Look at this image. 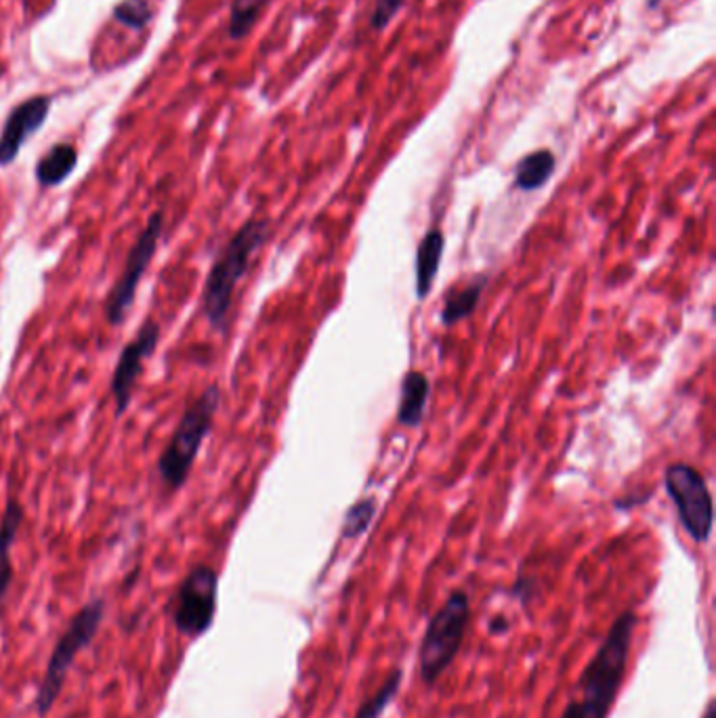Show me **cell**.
Here are the masks:
<instances>
[{
    "label": "cell",
    "instance_id": "44dd1931",
    "mask_svg": "<svg viewBox=\"0 0 716 718\" xmlns=\"http://www.w3.org/2000/svg\"><path fill=\"white\" fill-rule=\"evenodd\" d=\"M404 2L406 0H376L370 13V28L374 32L385 30L397 11L404 7Z\"/></svg>",
    "mask_w": 716,
    "mask_h": 718
},
{
    "label": "cell",
    "instance_id": "ac0fdd59",
    "mask_svg": "<svg viewBox=\"0 0 716 718\" xmlns=\"http://www.w3.org/2000/svg\"><path fill=\"white\" fill-rule=\"evenodd\" d=\"M269 0H232L230 7V24H227V36L232 40L246 38L252 28L257 26L263 9L268 7Z\"/></svg>",
    "mask_w": 716,
    "mask_h": 718
},
{
    "label": "cell",
    "instance_id": "603a6c76",
    "mask_svg": "<svg viewBox=\"0 0 716 718\" xmlns=\"http://www.w3.org/2000/svg\"><path fill=\"white\" fill-rule=\"evenodd\" d=\"M490 630H492V632H496V630H498V632H507L508 624H503V622L496 618V620L490 624Z\"/></svg>",
    "mask_w": 716,
    "mask_h": 718
},
{
    "label": "cell",
    "instance_id": "ffe728a7",
    "mask_svg": "<svg viewBox=\"0 0 716 718\" xmlns=\"http://www.w3.org/2000/svg\"><path fill=\"white\" fill-rule=\"evenodd\" d=\"M376 515V498H363L358 505H354L345 515L343 523V538H359L372 523Z\"/></svg>",
    "mask_w": 716,
    "mask_h": 718
},
{
    "label": "cell",
    "instance_id": "cb8c5ba5",
    "mask_svg": "<svg viewBox=\"0 0 716 718\" xmlns=\"http://www.w3.org/2000/svg\"><path fill=\"white\" fill-rule=\"evenodd\" d=\"M702 718H716L715 702H708V706H706V710H704V717Z\"/></svg>",
    "mask_w": 716,
    "mask_h": 718
},
{
    "label": "cell",
    "instance_id": "4fadbf2b",
    "mask_svg": "<svg viewBox=\"0 0 716 718\" xmlns=\"http://www.w3.org/2000/svg\"><path fill=\"white\" fill-rule=\"evenodd\" d=\"M78 166V150L72 144H58L36 164V181L40 187H58Z\"/></svg>",
    "mask_w": 716,
    "mask_h": 718
},
{
    "label": "cell",
    "instance_id": "5b68a950",
    "mask_svg": "<svg viewBox=\"0 0 716 718\" xmlns=\"http://www.w3.org/2000/svg\"><path fill=\"white\" fill-rule=\"evenodd\" d=\"M106 616V603L103 598H95L87 603L67 624V629L61 632L51 658L47 661V670L45 677L40 681V688L36 693V713L38 717L45 718L53 706L60 700L61 691L65 688V679L67 672L72 668V664L78 658V654L89 647L92 639L97 636V632L101 629Z\"/></svg>",
    "mask_w": 716,
    "mask_h": 718
},
{
    "label": "cell",
    "instance_id": "7c38bea8",
    "mask_svg": "<svg viewBox=\"0 0 716 718\" xmlns=\"http://www.w3.org/2000/svg\"><path fill=\"white\" fill-rule=\"evenodd\" d=\"M446 242L444 234L440 230H431L420 239L417 250V297L427 299V295L433 288L435 275L442 265V255H444Z\"/></svg>",
    "mask_w": 716,
    "mask_h": 718
},
{
    "label": "cell",
    "instance_id": "30bf717a",
    "mask_svg": "<svg viewBox=\"0 0 716 718\" xmlns=\"http://www.w3.org/2000/svg\"><path fill=\"white\" fill-rule=\"evenodd\" d=\"M51 106L53 99L49 95H34L9 112L0 131V166H9L15 162L30 137L45 126Z\"/></svg>",
    "mask_w": 716,
    "mask_h": 718
},
{
    "label": "cell",
    "instance_id": "9a60e30c",
    "mask_svg": "<svg viewBox=\"0 0 716 718\" xmlns=\"http://www.w3.org/2000/svg\"><path fill=\"white\" fill-rule=\"evenodd\" d=\"M557 166L555 153L551 150H538L528 153L515 166V185L523 191H536L553 177Z\"/></svg>",
    "mask_w": 716,
    "mask_h": 718
},
{
    "label": "cell",
    "instance_id": "277c9868",
    "mask_svg": "<svg viewBox=\"0 0 716 718\" xmlns=\"http://www.w3.org/2000/svg\"><path fill=\"white\" fill-rule=\"evenodd\" d=\"M219 406L221 389L219 385H210L198 395L196 401L185 408L171 442L158 458V473L166 487L180 490L185 485L196 456L200 454V448L212 429Z\"/></svg>",
    "mask_w": 716,
    "mask_h": 718
},
{
    "label": "cell",
    "instance_id": "d6986e66",
    "mask_svg": "<svg viewBox=\"0 0 716 718\" xmlns=\"http://www.w3.org/2000/svg\"><path fill=\"white\" fill-rule=\"evenodd\" d=\"M112 17L128 30H144L153 20V7L150 0H122L114 7Z\"/></svg>",
    "mask_w": 716,
    "mask_h": 718
},
{
    "label": "cell",
    "instance_id": "3957f363",
    "mask_svg": "<svg viewBox=\"0 0 716 718\" xmlns=\"http://www.w3.org/2000/svg\"><path fill=\"white\" fill-rule=\"evenodd\" d=\"M471 622V598L456 589L433 614L418 645V670L427 688H435L458 658Z\"/></svg>",
    "mask_w": 716,
    "mask_h": 718
},
{
    "label": "cell",
    "instance_id": "5bb4252c",
    "mask_svg": "<svg viewBox=\"0 0 716 718\" xmlns=\"http://www.w3.org/2000/svg\"><path fill=\"white\" fill-rule=\"evenodd\" d=\"M429 381L422 372H408L402 383V395H399V408H397V420L404 426H418L424 417L427 401H429Z\"/></svg>",
    "mask_w": 716,
    "mask_h": 718
},
{
    "label": "cell",
    "instance_id": "2e32d148",
    "mask_svg": "<svg viewBox=\"0 0 716 718\" xmlns=\"http://www.w3.org/2000/svg\"><path fill=\"white\" fill-rule=\"evenodd\" d=\"M485 286V280L483 277H478L476 282H471L469 286L460 288V290H454L446 299V305H444V311H442V324L444 326H454L458 324L460 320L469 318L476 307H478L479 299H481V290Z\"/></svg>",
    "mask_w": 716,
    "mask_h": 718
},
{
    "label": "cell",
    "instance_id": "e0dca14e",
    "mask_svg": "<svg viewBox=\"0 0 716 718\" xmlns=\"http://www.w3.org/2000/svg\"><path fill=\"white\" fill-rule=\"evenodd\" d=\"M402 683H404V670L393 668L388 672L387 679L381 683V688L359 704L354 718H381V715L387 710L388 704L397 697Z\"/></svg>",
    "mask_w": 716,
    "mask_h": 718
},
{
    "label": "cell",
    "instance_id": "7a4b0ae2",
    "mask_svg": "<svg viewBox=\"0 0 716 718\" xmlns=\"http://www.w3.org/2000/svg\"><path fill=\"white\" fill-rule=\"evenodd\" d=\"M268 236V221L250 219L239 227L238 234L230 239V244L223 248V252L210 268L202 290V309L212 329H225L236 286L250 268L252 255L266 244Z\"/></svg>",
    "mask_w": 716,
    "mask_h": 718
},
{
    "label": "cell",
    "instance_id": "52a82bcc",
    "mask_svg": "<svg viewBox=\"0 0 716 718\" xmlns=\"http://www.w3.org/2000/svg\"><path fill=\"white\" fill-rule=\"evenodd\" d=\"M664 483L687 534L695 542L704 544L711 538L715 525V507L706 479L693 467L677 462L666 469Z\"/></svg>",
    "mask_w": 716,
    "mask_h": 718
},
{
    "label": "cell",
    "instance_id": "7402d4cb",
    "mask_svg": "<svg viewBox=\"0 0 716 718\" xmlns=\"http://www.w3.org/2000/svg\"><path fill=\"white\" fill-rule=\"evenodd\" d=\"M561 718H582L580 717V708H578V702H576L573 697L567 702V706L564 708V713H561Z\"/></svg>",
    "mask_w": 716,
    "mask_h": 718
},
{
    "label": "cell",
    "instance_id": "6da1fadb",
    "mask_svg": "<svg viewBox=\"0 0 716 718\" xmlns=\"http://www.w3.org/2000/svg\"><path fill=\"white\" fill-rule=\"evenodd\" d=\"M637 614L632 609L622 611L603 636L595 656L587 664L580 674L578 691L580 697H573L582 718H607L620 688L627 677L628 658L632 647V636L637 629Z\"/></svg>",
    "mask_w": 716,
    "mask_h": 718
},
{
    "label": "cell",
    "instance_id": "d4e9b609",
    "mask_svg": "<svg viewBox=\"0 0 716 718\" xmlns=\"http://www.w3.org/2000/svg\"><path fill=\"white\" fill-rule=\"evenodd\" d=\"M662 2H664V0H647V7H650V9H656Z\"/></svg>",
    "mask_w": 716,
    "mask_h": 718
},
{
    "label": "cell",
    "instance_id": "9c48e42d",
    "mask_svg": "<svg viewBox=\"0 0 716 718\" xmlns=\"http://www.w3.org/2000/svg\"><path fill=\"white\" fill-rule=\"evenodd\" d=\"M160 343V326L158 322L148 320L144 322L137 336L120 351L119 363L112 374V395L116 404V414L122 417L133 399V389L137 385V379L144 372V363L156 351Z\"/></svg>",
    "mask_w": 716,
    "mask_h": 718
},
{
    "label": "cell",
    "instance_id": "8fae6325",
    "mask_svg": "<svg viewBox=\"0 0 716 718\" xmlns=\"http://www.w3.org/2000/svg\"><path fill=\"white\" fill-rule=\"evenodd\" d=\"M24 523V507L17 500H9L0 519V618L4 609V598L13 584V561L11 550Z\"/></svg>",
    "mask_w": 716,
    "mask_h": 718
},
{
    "label": "cell",
    "instance_id": "8992f818",
    "mask_svg": "<svg viewBox=\"0 0 716 718\" xmlns=\"http://www.w3.org/2000/svg\"><path fill=\"white\" fill-rule=\"evenodd\" d=\"M217 603L219 573L210 566H196L187 571L177 593L171 598V622L183 636L198 639L212 627Z\"/></svg>",
    "mask_w": 716,
    "mask_h": 718
},
{
    "label": "cell",
    "instance_id": "ba28073f",
    "mask_svg": "<svg viewBox=\"0 0 716 718\" xmlns=\"http://www.w3.org/2000/svg\"><path fill=\"white\" fill-rule=\"evenodd\" d=\"M162 227H164V214L158 210L150 214L148 225L144 227L139 238L135 239L133 248L128 250L124 270L120 273L116 284L112 286L108 299L103 302L106 320L112 326H120L126 320V315L135 302V297H137V286H139L144 273L150 268L153 255L158 250Z\"/></svg>",
    "mask_w": 716,
    "mask_h": 718
}]
</instances>
